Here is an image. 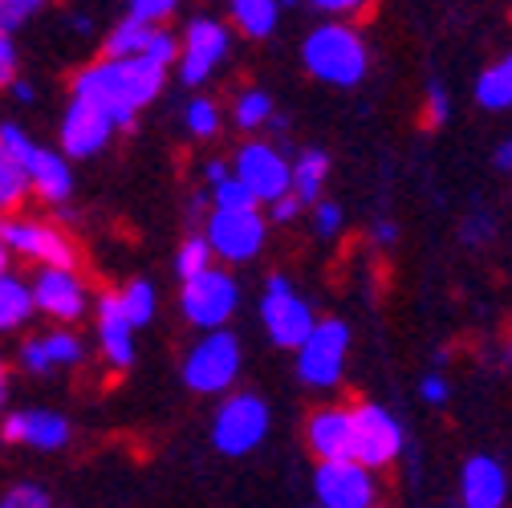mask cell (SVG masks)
<instances>
[{
    "label": "cell",
    "mask_w": 512,
    "mask_h": 508,
    "mask_svg": "<svg viewBox=\"0 0 512 508\" xmlns=\"http://www.w3.org/2000/svg\"><path fill=\"white\" fill-rule=\"evenodd\" d=\"M240 378V338L220 326V330H200L183 354V387L196 395H224Z\"/></svg>",
    "instance_id": "3"
},
{
    "label": "cell",
    "mask_w": 512,
    "mask_h": 508,
    "mask_svg": "<svg viewBox=\"0 0 512 508\" xmlns=\"http://www.w3.org/2000/svg\"><path fill=\"white\" fill-rule=\"evenodd\" d=\"M447 118H452V94H447L443 82H431L427 98H423V122L427 126H443Z\"/></svg>",
    "instance_id": "35"
},
{
    "label": "cell",
    "mask_w": 512,
    "mask_h": 508,
    "mask_svg": "<svg viewBox=\"0 0 512 508\" xmlns=\"http://www.w3.org/2000/svg\"><path fill=\"white\" fill-rule=\"evenodd\" d=\"M492 159H496V167H500V171H508V167H512V143L504 139V143L496 147V155H492Z\"/></svg>",
    "instance_id": "47"
},
{
    "label": "cell",
    "mask_w": 512,
    "mask_h": 508,
    "mask_svg": "<svg viewBox=\"0 0 512 508\" xmlns=\"http://www.w3.org/2000/svg\"><path fill=\"white\" fill-rule=\"evenodd\" d=\"M228 171H232V167H228V159H208V163H204V183L212 187V183H216V179H224Z\"/></svg>",
    "instance_id": "45"
},
{
    "label": "cell",
    "mask_w": 512,
    "mask_h": 508,
    "mask_svg": "<svg viewBox=\"0 0 512 508\" xmlns=\"http://www.w3.org/2000/svg\"><path fill=\"white\" fill-rule=\"evenodd\" d=\"M29 293H33V313L49 317L57 326H78L90 313V285L78 273V265H37Z\"/></svg>",
    "instance_id": "9"
},
{
    "label": "cell",
    "mask_w": 512,
    "mask_h": 508,
    "mask_svg": "<svg viewBox=\"0 0 512 508\" xmlns=\"http://www.w3.org/2000/svg\"><path fill=\"white\" fill-rule=\"evenodd\" d=\"M118 305H122L126 317H131V326L143 330V326L155 322V313H159V293H155L151 281H131V285L118 289Z\"/></svg>",
    "instance_id": "27"
},
{
    "label": "cell",
    "mask_w": 512,
    "mask_h": 508,
    "mask_svg": "<svg viewBox=\"0 0 512 508\" xmlns=\"http://www.w3.org/2000/svg\"><path fill=\"white\" fill-rule=\"evenodd\" d=\"M313 322H317L313 305L293 289L289 277L277 273V277L265 281V293H261V326H265V334H269V342L277 350H293L309 334Z\"/></svg>",
    "instance_id": "13"
},
{
    "label": "cell",
    "mask_w": 512,
    "mask_h": 508,
    "mask_svg": "<svg viewBox=\"0 0 512 508\" xmlns=\"http://www.w3.org/2000/svg\"><path fill=\"white\" fill-rule=\"evenodd\" d=\"M82 358H86V342L70 326H57L49 334H33L21 342V366L25 374H37V378L82 366Z\"/></svg>",
    "instance_id": "17"
},
{
    "label": "cell",
    "mask_w": 512,
    "mask_h": 508,
    "mask_svg": "<svg viewBox=\"0 0 512 508\" xmlns=\"http://www.w3.org/2000/svg\"><path fill=\"white\" fill-rule=\"evenodd\" d=\"M269 403L261 395H248V391H236L228 395L224 391V403L216 407V419H212V448L220 456H248L265 443L269 435Z\"/></svg>",
    "instance_id": "7"
},
{
    "label": "cell",
    "mask_w": 512,
    "mask_h": 508,
    "mask_svg": "<svg viewBox=\"0 0 512 508\" xmlns=\"http://www.w3.org/2000/svg\"><path fill=\"white\" fill-rule=\"evenodd\" d=\"M5 399H9V366L0 358V407H5Z\"/></svg>",
    "instance_id": "48"
},
{
    "label": "cell",
    "mask_w": 512,
    "mask_h": 508,
    "mask_svg": "<svg viewBox=\"0 0 512 508\" xmlns=\"http://www.w3.org/2000/svg\"><path fill=\"white\" fill-rule=\"evenodd\" d=\"M0 431H5L9 443H21V448H33V452H61L74 439L70 419L61 411H45V407L13 411Z\"/></svg>",
    "instance_id": "18"
},
{
    "label": "cell",
    "mask_w": 512,
    "mask_h": 508,
    "mask_svg": "<svg viewBox=\"0 0 512 508\" xmlns=\"http://www.w3.org/2000/svg\"><path fill=\"white\" fill-rule=\"evenodd\" d=\"M297 354V378L309 391H334L346 374V358H350V326L342 317H326V322H313L309 334L293 346Z\"/></svg>",
    "instance_id": "4"
},
{
    "label": "cell",
    "mask_w": 512,
    "mask_h": 508,
    "mask_svg": "<svg viewBox=\"0 0 512 508\" xmlns=\"http://www.w3.org/2000/svg\"><path fill=\"white\" fill-rule=\"evenodd\" d=\"M212 261H216V257H212V248H208L204 232H196V236H187V240L179 244V252H175V273H179V281H183V277L200 273V269L212 265Z\"/></svg>",
    "instance_id": "31"
},
{
    "label": "cell",
    "mask_w": 512,
    "mask_h": 508,
    "mask_svg": "<svg viewBox=\"0 0 512 508\" xmlns=\"http://www.w3.org/2000/svg\"><path fill=\"white\" fill-rule=\"evenodd\" d=\"M9 90H13V98H17L21 106H29V102L37 98V90H33L29 82H21V78H13V82H9Z\"/></svg>",
    "instance_id": "46"
},
{
    "label": "cell",
    "mask_w": 512,
    "mask_h": 508,
    "mask_svg": "<svg viewBox=\"0 0 512 508\" xmlns=\"http://www.w3.org/2000/svg\"><path fill=\"white\" fill-rule=\"evenodd\" d=\"M350 423H354V460L387 472L403 460L407 452V427L399 423V415H391L378 403H358L350 407Z\"/></svg>",
    "instance_id": "8"
},
{
    "label": "cell",
    "mask_w": 512,
    "mask_h": 508,
    "mask_svg": "<svg viewBox=\"0 0 512 508\" xmlns=\"http://www.w3.org/2000/svg\"><path fill=\"white\" fill-rule=\"evenodd\" d=\"M33 317V293H29V281L17 277L13 269L0 273V334H13L21 326H29Z\"/></svg>",
    "instance_id": "25"
},
{
    "label": "cell",
    "mask_w": 512,
    "mask_h": 508,
    "mask_svg": "<svg viewBox=\"0 0 512 508\" xmlns=\"http://www.w3.org/2000/svg\"><path fill=\"white\" fill-rule=\"evenodd\" d=\"M5 269H13V252L5 248V240H0V273H5Z\"/></svg>",
    "instance_id": "50"
},
{
    "label": "cell",
    "mask_w": 512,
    "mask_h": 508,
    "mask_svg": "<svg viewBox=\"0 0 512 508\" xmlns=\"http://www.w3.org/2000/svg\"><path fill=\"white\" fill-rule=\"evenodd\" d=\"M94 322H98V350H102V358L114 370H131V362H135V326H131V317L122 313L118 293H102L98 297Z\"/></svg>",
    "instance_id": "20"
},
{
    "label": "cell",
    "mask_w": 512,
    "mask_h": 508,
    "mask_svg": "<svg viewBox=\"0 0 512 508\" xmlns=\"http://www.w3.org/2000/svg\"><path fill=\"white\" fill-rule=\"evenodd\" d=\"M0 147H5L21 167H25V159L33 155V135H25V126H17V122H5V126H0Z\"/></svg>",
    "instance_id": "37"
},
{
    "label": "cell",
    "mask_w": 512,
    "mask_h": 508,
    "mask_svg": "<svg viewBox=\"0 0 512 508\" xmlns=\"http://www.w3.org/2000/svg\"><path fill=\"white\" fill-rule=\"evenodd\" d=\"M25 179H29V192L45 204H66L74 196V167L61 151L49 147H33V155L25 159Z\"/></svg>",
    "instance_id": "22"
},
{
    "label": "cell",
    "mask_w": 512,
    "mask_h": 508,
    "mask_svg": "<svg viewBox=\"0 0 512 508\" xmlns=\"http://www.w3.org/2000/svg\"><path fill=\"white\" fill-rule=\"evenodd\" d=\"M183 126H187L191 139H216L220 126H224L220 102H212V98H191L187 110H183Z\"/></svg>",
    "instance_id": "30"
},
{
    "label": "cell",
    "mask_w": 512,
    "mask_h": 508,
    "mask_svg": "<svg viewBox=\"0 0 512 508\" xmlns=\"http://www.w3.org/2000/svg\"><path fill=\"white\" fill-rule=\"evenodd\" d=\"M204 240L216 261L248 265L261 257V248L269 240V220L261 216V204L256 208H212L208 224H204Z\"/></svg>",
    "instance_id": "6"
},
{
    "label": "cell",
    "mask_w": 512,
    "mask_h": 508,
    "mask_svg": "<svg viewBox=\"0 0 512 508\" xmlns=\"http://www.w3.org/2000/svg\"><path fill=\"white\" fill-rule=\"evenodd\" d=\"M167 86V66L151 57H110L102 53L94 66L78 70L70 82V94L102 106L118 131H126Z\"/></svg>",
    "instance_id": "1"
},
{
    "label": "cell",
    "mask_w": 512,
    "mask_h": 508,
    "mask_svg": "<svg viewBox=\"0 0 512 508\" xmlns=\"http://www.w3.org/2000/svg\"><path fill=\"white\" fill-rule=\"evenodd\" d=\"M232 53V33L224 21L216 17H191L183 37H179V49H175V66H179V78L183 86H204L216 78V70L228 61Z\"/></svg>",
    "instance_id": "10"
},
{
    "label": "cell",
    "mask_w": 512,
    "mask_h": 508,
    "mask_svg": "<svg viewBox=\"0 0 512 508\" xmlns=\"http://www.w3.org/2000/svg\"><path fill=\"white\" fill-rule=\"evenodd\" d=\"M114 135H118V126L102 106L70 94V106H66V114H61V131H57L61 155L66 159H94L110 147Z\"/></svg>",
    "instance_id": "15"
},
{
    "label": "cell",
    "mask_w": 512,
    "mask_h": 508,
    "mask_svg": "<svg viewBox=\"0 0 512 508\" xmlns=\"http://www.w3.org/2000/svg\"><path fill=\"white\" fill-rule=\"evenodd\" d=\"M183 0H131V17L151 21V25H167L179 13Z\"/></svg>",
    "instance_id": "36"
},
{
    "label": "cell",
    "mask_w": 512,
    "mask_h": 508,
    "mask_svg": "<svg viewBox=\"0 0 512 508\" xmlns=\"http://www.w3.org/2000/svg\"><path fill=\"white\" fill-rule=\"evenodd\" d=\"M179 309L187 317V326L220 330V326L232 322L236 309H240V281L228 269H220V265H204L200 273L183 277Z\"/></svg>",
    "instance_id": "5"
},
{
    "label": "cell",
    "mask_w": 512,
    "mask_h": 508,
    "mask_svg": "<svg viewBox=\"0 0 512 508\" xmlns=\"http://www.w3.org/2000/svg\"><path fill=\"white\" fill-rule=\"evenodd\" d=\"M41 9H45V0H0V25H5V29H21Z\"/></svg>",
    "instance_id": "38"
},
{
    "label": "cell",
    "mask_w": 512,
    "mask_h": 508,
    "mask_svg": "<svg viewBox=\"0 0 512 508\" xmlns=\"http://www.w3.org/2000/svg\"><path fill=\"white\" fill-rule=\"evenodd\" d=\"M309 208H313V232L322 236V240H334V236L346 228L342 204H334V200H313Z\"/></svg>",
    "instance_id": "33"
},
{
    "label": "cell",
    "mask_w": 512,
    "mask_h": 508,
    "mask_svg": "<svg viewBox=\"0 0 512 508\" xmlns=\"http://www.w3.org/2000/svg\"><path fill=\"white\" fill-rule=\"evenodd\" d=\"M326 179H330V159H326V151H301L297 159H289V192H293L301 204L322 200Z\"/></svg>",
    "instance_id": "24"
},
{
    "label": "cell",
    "mask_w": 512,
    "mask_h": 508,
    "mask_svg": "<svg viewBox=\"0 0 512 508\" xmlns=\"http://www.w3.org/2000/svg\"><path fill=\"white\" fill-rule=\"evenodd\" d=\"M175 49H179V37L167 25H151L131 13L106 33V45H102V53H110V57H151L167 70L175 66Z\"/></svg>",
    "instance_id": "16"
},
{
    "label": "cell",
    "mask_w": 512,
    "mask_h": 508,
    "mask_svg": "<svg viewBox=\"0 0 512 508\" xmlns=\"http://www.w3.org/2000/svg\"><path fill=\"white\" fill-rule=\"evenodd\" d=\"M17 78V45H13V29L0 25V86H9Z\"/></svg>",
    "instance_id": "39"
},
{
    "label": "cell",
    "mask_w": 512,
    "mask_h": 508,
    "mask_svg": "<svg viewBox=\"0 0 512 508\" xmlns=\"http://www.w3.org/2000/svg\"><path fill=\"white\" fill-rule=\"evenodd\" d=\"M374 240H378L382 248H391V244L399 240V228H395V220H378V224H374Z\"/></svg>",
    "instance_id": "44"
},
{
    "label": "cell",
    "mask_w": 512,
    "mask_h": 508,
    "mask_svg": "<svg viewBox=\"0 0 512 508\" xmlns=\"http://www.w3.org/2000/svg\"><path fill=\"white\" fill-rule=\"evenodd\" d=\"M460 504L464 508H504L508 472L496 456H468L460 468Z\"/></svg>",
    "instance_id": "19"
},
{
    "label": "cell",
    "mask_w": 512,
    "mask_h": 508,
    "mask_svg": "<svg viewBox=\"0 0 512 508\" xmlns=\"http://www.w3.org/2000/svg\"><path fill=\"white\" fill-rule=\"evenodd\" d=\"M0 240L13 257L21 261H37V265H78V248L74 240L45 224V220H29V216H13L0 212Z\"/></svg>",
    "instance_id": "12"
},
{
    "label": "cell",
    "mask_w": 512,
    "mask_h": 508,
    "mask_svg": "<svg viewBox=\"0 0 512 508\" xmlns=\"http://www.w3.org/2000/svg\"><path fill=\"white\" fill-rule=\"evenodd\" d=\"M313 496L322 508H374L382 500L378 472L358 464L354 456L346 460H317L313 468Z\"/></svg>",
    "instance_id": "11"
},
{
    "label": "cell",
    "mask_w": 512,
    "mask_h": 508,
    "mask_svg": "<svg viewBox=\"0 0 512 508\" xmlns=\"http://www.w3.org/2000/svg\"><path fill=\"white\" fill-rule=\"evenodd\" d=\"M301 61L317 82L350 90L366 78L370 49H366V37L354 25H346L342 17H330L317 29H309V37L301 41Z\"/></svg>",
    "instance_id": "2"
},
{
    "label": "cell",
    "mask_w": 512,
    "mask_h": 508,
    "mask_svg": "<svg viewBox=\"0 0 512 508\" xmlns=\"http://www.w3.org/2000/svg\"><path fill=\"white\" fill-rule=\"evenodd\" d=\"M70 25H74V33H94V21H90L86 13H78V17L70 21Z\"/></svg>",
    "instance_id": "49"
},
{
    "label": "cell",
    "mask_w": 512,
    "mask_h": 508,
    "mask_svg": "<svg viewBox=\"0 0 512 508\" xmlns=\"http://www.w3.org/2000/svg\"><path fill=\"white\" fill-rule=\"evenodd\" d=\"M464 244H484V240H492V216L488 212H472L468 220H464Z\"/></svg>",
    "instance_id": "42"
},
{
    "label": "cell",
    "mask_w": 512,
    "mask_h": 508,
    "mask_svg": "<svg viewBox=\"0 0 512 508\" xmlns=\"http://www.w3.org/2000/svg\"><path fill=\"white\" fill-rule=\"evenodd\" d=\"M419 391H423V403L443 407V403H447V391H452V387H447V378H443L439 370H427L423 383H419Z\"/></svg>",
    "instance_id": "41"
},
{
    "label": "cell",
    "mask_w": 512,
    "mask_h": 508,
    "mask_svg": "<svg viewBox=\"0 0 512 508\" xmlns=\"http://www.w3.org/2000/svg\"><path fill=\"white\" fill-rule=\"evenodd\" d=\"M208 200H212V208H256V196L248 192V187L232 171L208 187Z\"/></svg>",
    "instance_id": "32"
},
{
    "label": "cell",
    "mask_w": 512,
    "mask_h": 508,
    "mask_svg": "<svg viewBox=\"0 0 512 508\" xmlns=\"http://www.w3.org/2000/svg\"><path fill=\"white\" fill-rule=\"evenodd\" d=\"M232 175L256 196V204H269L281 192H289V155L277 143L265 139H248L240 143V151L232 155Z\"/></svg>",
    "instance_id": "14"
},
{
    "label": "cell",
    "mask_w": 512,
    "mask_h": 508,
    "mask_svg": "<svg viewBox=\"0 0 512 508\" xmlns=\"http://www.w3.org/2000/svg\"><path fill=\"white\" fill-rule=\"evenodd\" d=\"M305 5H313L317 13H326V17H350V13L366 9V0H305Z\"/></svg>",
    "instance_id": "43"
},
{
    "label": "cell",
    "mask_w": 512,
    "mask_h": 508,
    "mask_svg": "<svg viewBox=\"0 0 512 508\" xmlns=\"http://www.w3.org/2000/svg\"><path fill=\"white\" fill-rule=\"evenodd\" d=\"M29 196V179H25V167L0 147V212H17Z\"/></svg>",
    "instance_id": "29"
},
{
    "label": "cell",
    "mask_w": 512,
    "mask_h": 508,
    "mask_svg": "<svg viewBox=\"0 0 512 508\" xmlns=\"http://www.w3.org/2000/svg\"><path fill=\"white\" fill-rule=\"evenodd\" d=\"M273 94L265 90H244L236 102H232V122L240 126V131H265V122L273 114Z\"/></svg>",
    "instance_id": "28"
},
{
    "label": "cell",
    "mask_w": 512,
    "mask_h": 508,
    "mask_svg": "<svg viewBox=\"0 0 512 508\" xmlns=\"http://www.w3.org/2000/svg\"><path fill=\"white\" fill-rule=\"evenodd\" d=\"M305 443L317 460H346L354 456V423L350 407H317L305 423Z\"/></svg>",
    "instance_id": "21"
},
{
    "label": "cell",
    "mask_w": 512,
    "mask_h": 508,
    "mask_svg": "<svg viewBox=\"0 0 512 508\" xmlns=\"http://www.w3.org/2000/svg\"><path fill=\"white\" fill-rule=\"evenodd\" d=\"M53 496L41 484H13L5 496H0V508H49Z\"/></svg>",
    "instance_id": "34"
},
{
    "label": "cell",
    "mask_w": 512,
    "mask_h": 508,
    "mask_svg": "<svg viewBox=\"0 0 512 508\" xmlns=\"http://www.w3.org/2000/svg\"><path fill=\"white\" fill-rule=\"evenodd\" d=\"M228 21L236 33L265 41L281 25V0H228Z\"/></svg>",
    "instance_id": "23"
},
{
    "label": "cell",
    "mask_w": 512,
    "mask_h": 508,
    "mask_svg": "<svg viewBox=\"0 0 512 508\" xmlns=\"http://www.w3.org/2000/svg\"><path fill=\"white\" fill-rule=\"evenodd\" d=\"M265 208H269V216H273L277 224H293V220L301 216V208H305V204H301L293 192H281V196H277V200H269Z\"/></svg>",
    "instance_id": "40"
},
{
    "label": "cell",
    "mask_w": 512,
    "mask_h": 508,
    "mask_svg": "<svg viewBox=\"0 0 512 508\" xmlns=\"http://www.w3.org/2000/svg\"><path fill=\"white\" fill-rule=\"evenodd\" d=\"M476 102L484 110H508L512 106V61L500 57L476 78Z\"/></svg>",
    "instance_id": "26"
}]
</instances>
